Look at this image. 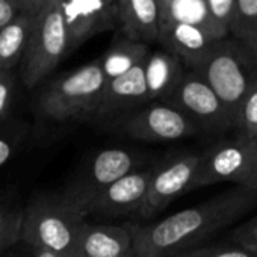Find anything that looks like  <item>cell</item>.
Listing matches in <instances>:
<instances>
[{"label": "cell", "instance_id": "1", "mask_svg": "<svg viewBox=\"0 0 257 257\" xmlns=\"http://www.w3.org/2000/svg\"><path fill=\"white\" fill-rule=\"evenodd\" d=\"M257 203V191L242 186L158 222L132 230L135 257H174L228 227Z\"/></svg>", "mask_w": 257, "mask_h": 257}, {"label": "cell", "instance_id": "2", "mask_svg": "<svg viewBox=\"0 0 257 257\" xmlns=\"http://www.w3.org/2000/svg\"><path fill=\"white\" fill-rule=\"evenodd\" d=\"M85 218L82 209L67 195H37L23 210L20 239L58 257H79Z\"/></svg>", "mask_w": 257, "mask_h": 257}, {"label": "cell", "instance_id": "3", "mask_svg": "<svg viewBox=\"0 0 257 257\" xmlns=\"http://www.w3.org/2000/svg\"><path fill=\"white\" fill-rule=\"evenodd\" d=\"M194 71L213 89L234 124L245 95L257 80V62L251 53L237 40L227 37L213 44Z\"/></svg>", "mask_w": 257, "mask_h": 257}, {"label": "cell", "instance_id": "4", "mask_svg": "<svg viewBox=\"0 0 257 257\" xmlns=\"http://www.w3.org/2000/svg\"><path fill=\"white\" fill-rule=\"evenodd\" d=\"M106 79L100 62L92 61L49 83L38 97L40 112L55 121L94 116Z\"/></svg>", "mask_w": 257, "mask_h": 257}, {"label": "cell", "instance_id": "5", "mask_svg": "<svg viewBox=\"0 0 257 257\" xmlns=\"http://www.w3.org/2000/svg\"><path fill=\"white\" fill-rule=\"evenodd\" d=\"M68 37L59 0L37 14L35 23L20 62V76L26 88L38 86L68 56Z\"/></svg>", "mask_w": 257, "mask_h": 257}, {"label": "cell", "instance_id": "6", "mask_svg": "<svg viewBox=\"0 0 257 257\" xmlns=\"http://www.w3.org/2000/svg\"><path fill=\"white\" fill-rule=\"evenodd\" d=\"M115 131L141 141H177L197 135L200 128L176 106L152 101L113 119Z\"/></svg>", "mask_w": 257, "mask_h": 257}, {"label": "cell", "instance_id": "7", "mask_svg": "<svg viewBox=\"0 0 257 257\" xmlns=\"http://www.w3.org/2000/svg\"><path fill=\"white\" fill-rule=\"evenodd\" d=\"M255 149L257 140L242 135L212 144L200 153L192 189L212 186L221 182H231L242 186L251 171Z\"/></svg>", "mask_w": 257, "mask_h": 257}, {"label": "cell", "instance_id": "8", "mask_svg": "<svg viewBox=\"0 0 257 257\" xmlns=\"http://www.w3.org/2000/svg\"><path fill=\"white\" fill-rule=\"evenodd\" d=\"M167 103L182 110L200 131L224 134L234 128L233 119L207 82L194 70H186Z\"/></svg>", "mask_w": 257, "mask_h": 257}, {"label": "cell", "instance_id": "9", "mask_svg": "<svg viewBox=\"0 0 257 257\" xmlns=\"http://www.w3.org/2000/svg\"><path fill=\"white\" fill-rule=\"evenodd\" d=\"M200 153H177L153 167L149 191L140 215L150 218L164 210L171 201L192 191V182L198 168Z\"/></svg>", "mask_w": 257, "mask_h": 257}, {"label": "cell", "instance_id": "10", "mask_svg": "<svg viewBox=\"0 0 257 257\" xmlns=\"http://www.w3.org/2000/svg\"><path fill=\"white\" fill-rule=\"evenodd\" d=\"M140 162L141 159L135 153L124 149L101 150L88 162L65 195L83 212L86 204L103 189L122 176L138 170Z\"/></svg>", "mask_w": 257, "mask_h": 257}, {"label": "cell", "instance_id": "11", "mask_svg": "<svg viewBox=\"0 0 257 257\" xmlns=\"http://www.w3.org/2000/svg\"><path fill=\"white\" fill-rule=\"evenodd\" d=\"M71 55L91 38L116 29L115 4L106 0H59Z\"/></svg>", "mask_w": 257, "mask_h": 257}, {"label": "cell", "instance_id": "12", "mask_svg": "<svg viewBox=\"0 0 257 257\" xmlns=\"http://www.w3.org/2000/svg\"><path fill=\"white\" fill-rule=\"evenodd\" d=\"M153 167L128 173L103 189L85 207V216L89 213H101L107 216H121L140 213L147 191Z\"/></svg>", "mask_w": 257, "mask_h": 257}, {"label": "cell", "instance_id": "13", "mask_svg": "<svg viewBox=\"0 0 257 257\" xmlns=\"http://www.w3.org/2000/svg\"><path fill=\"white\" fill-rule=\"evenodd\" d=\"M144 62L115 79L106 80L94 119L113 121L119 115L149 104Z\"/></svg>", "mask_w": 257, "mask_h": 257}, {"label": "cell", "instance_id": "14", "mask_svg": "<svg viewBox=\"0 0 257 257\" xmlns=\"http://www.w3.org/2000/svg\"><path fill=\"white\" fill-rule=\"evenodd\" d=\"M215 43L218 41L201 28L185 23H161L156 44L177 56L185 68L194 70Z\"/></svg>", "mask_w": 257, "mask_h": 257}, {"label": "cell", "instance_id": "15", "mask_svg": "<svg viewBox=\"0 0 257 257\" xmlns=\"http://www.w3.org/2000/svg\"><path fill=\"white\" fill-rule=\"evenodd\" d=\"M115 8L119 35L149 46L158 43L161 28L158 0H116Z\"/></svg>", "mask_w": 257, "mask_h": 257}, {"label": "cell", "instance_id": "16", "mask_svg": "<svg viewBox=\"0 0 257 257\" xmlns=\"http://www.w3.org/2000/svg\"><path fill=\"white\" fill-rule=\"evenodd\" d=\"M79 257H135L132 230L85 221L79 236Z\"/></svg>", "mask_w": 257, "mask_h": 257}, {"label": "cell", "instance_id": "17", "mask_svg": "<svg viewBox=\"0 0 257 257\" xmlns=\"http://www.w3.org/2000/svg\"><path fill=\"white\" fill-rule=\"evenodd\" d=\"M185 65L173 53L164 50H150L144 61V74L149 91V100L167 101L185 74Z\"/></svg>", "mask_w": 257, "mask_h": 257}, {"label": "cell", "instance_id": "18", "mask_svg": "<svg viewBox=\"0 0 257 257\" xmlns=\"http://www.w3.org/2000/svg\"><path fill=\"white\" fill-rule=\"evenodd\" d=\"M161 23H185L201 28L216 41L230 37L210 17L206 0H158Z\"/></svg>", "mask_w": 257, "mask_h": 257}, {"label": "cell", "instance_id": "19", "mask_svg": "<svg viewBox=\"0 0 257 257\" xmlns=\"http://www.w3.org/2000/svg\"><path fill=\"white\" fill-rule=\"evenodd\" d=\"M35 17L34 14L20 11L0 31V70L14 71V68L20 67Z\"/></svg>", "mask_w": 257, "mask_h": 257}, {"label": "cell", "instance_id": "20", "mask_svg": "<svg viewBox=\"0 0 257 257\" xmlns=\"http://www.w3.org/2000/svg\"><path fill=\"white\" fill-rule=\"evenodd\" d=\"M150 46L138 41H132L118 34L113 40L112 46L106 50V53L98 59L101 71L106 80L122 76L131 71L137 65L143 64L150 53Z\"/></svg>", "mask_w": 257, "mask_h": 257}, {"label": "cell", "instance_id": "21", "mask_svg": "<svg viewBox=\"0 0 257 257\" xmlns=\"http://www.w3.org/2000/svg\"><path fill=\"white\" fill-rule=\"evenodd\" d=\"M230 37L237 40L257 62V0H236Z\"/></svg>", "mask_w": 257, "mask_h": 257}, {"label": "cell", "instance_id": "22", "mask_svg": "<svg viewBox=\"0 0 257 257\" xmlns=\"http://www.w3.org/2000/svg\"><path fill=\"white\" fill-rule=\"evenodd\" d=\"M234 131L236 135L257 140V80L249 88L237 110L234 119Z\"/></svg>", "mask_w": 257, "mask_h": 257}, {"label": "cell", "instance_id": "23", "mask_svg": "<svg viewBox=\"0 0 257 257\" xmlns=\"http://www.w3.org/2000/svg\"><path fill=\"white\" fill-rule=\"evenodd\" d=\"M23 210L0 204V254L20 239Z\"/></svg>", "mask_w": 257, "mask_h": 257}, {"label": "cell", "instance_id": "24", "mask_svg": "<svg viewBox=\"0 0 257 257\" xmlns=\"http://www.w3.org/2000/svg\"><path fill=\"white\" fill-rule=\"evenodd\" d=\"M26 131L28 128L25 124L16 122L13 125L5 127L4 132H0V168L19 150L26 137Z\"/></svg>", "mask_w": 257, "mask_h": 257}, {"label": "cell", "instance_id": "25", "mask_svg": "<svg viewBox=\"0 0 257 257\" xmlns=\"http://www.w3.org/2000/svg\"><path fill=\"white\" fill-rule=\"evenodd\" d=\"M174 257H257V252H252L234 243V245L195 246Z\"/></svg>", "mask_w": 257, "mask_h": 257}, {"label": "cell", "instance_id": "26", "mask_svg": "<svg viewBox=\"0 0 257 257\" xmlns=\"http://www.w3.org/2000/svg\"><path fill=\"white\" fill-rule=\"evenodd\" d=\"M212 20L230 35V25L236 13V0H206Z\"/></svg>", "mask_w": 257, "mask_h": 257}, {"label": "cell", "instance_id": "27", "mask_svg": "<svg viewBox=\"0 0 257 257\" xmlns=\"http://www.w3.org/2000/svg\"><path fill=\"white\" fill-rule=\"evenodd\" d=\"M16 98L14 71L0 70V124L5 122Z\"/></svg>", "mask_w": 257, "mask_h": 257}, {"label": "cell", "instance_id": "28", "mask_svg": "<svg viewBox=\"0 0 257 257\" xmlns=\"http://www.w3.org/2000/svg\"><path fill=\"white\" fill-rule=\"evenodd\" d=\"M231 239L236 245L257 252V215L251 221L234 228L231 231Z\"/></svg>", "mask_w": 257, "mask_h": 257}, {"label": "cell", "instance_id": "29", "mask_svg": "<svg viewBox=\"0 0 257 257\" xmlns=\"http://www.w3.org/2000/svg\"><path fill=\"white\" fill-rule=\"evenodd\" d=\"M22 11L20 0H0V31Z\"/></svg>", "mask_w": 257, "mask_h": 257}, {"label": "cell", "instance_id": "30", "mask_svg": "<svg viewBox=\"0 0 257 257\" xmlns=\"http://www.w3.org/2000/svg\"><path fill=\"white\" fill-rule=\"evenodd\" d=\"M50 2H52V0H20V7H22V11H26L29 14L37 16Z\"/></svg>", "mask_w": 257, "mask_h": 257}, {"label": "cell", "instance_id": "31", "mask_svg": "<svg viewBox=\"0 0 257 257\" xmlns=\"http://www.w3.org/2000/svg\"><path fill=\"white\" fill-rule=\"evenodd\" d=\"M242 188H246V189H251V191H257V149H255V155H254L251 171L246 176L245 182L242 183Z\"/></svg>", "mask_w": 257, "mask_h": 257}, {"label": "cell", "instance_id": "32", "mask_svg": "<svg viewBox=\"0 0 257 257\" xmlns=\"http://www.w3.org/2000/svg\"><path fill=\"white\" fill-rule=\"evenodd\" d=\"M34 257H58L53 252L47 251V249H41V248H34Z\"/></svg>", "mask_w": 257, "mask_h": 257}, {"label": "cell", "instance_id": "33", "mask_svg": "<svg viewBox=\"0 0 257 257\" xmlns=\"http://www.w3.org/2000/svg\"><path fill=\"white\" fill-rule=\"evenodd\" d=\"M106 2H109V4H115L116 0H106Z\"/></svg>", "mask_w": 257, "mask_h": 257}]
</instances>
